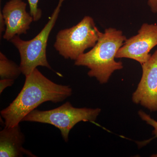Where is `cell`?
Segmentation results:
<instances>
[{
    "label": "cell",
    "instance_id": "cell-16",
    "mask_svg": "<svg viewBox=\"0 0 157 157\" xmlns=\"http://www.w3.org/2000/svg\"><path fill=\"white\" fill-rule=\"evenodd\" d=\"M151 157H157V154L152 155Z\"/></svg>",
    "mask_w": 157,
    "mask_h": 157
},
{
    "label": "cell",
    "instance_id": "cell-9",
    "mask_svg": "<svg viewBox=\"0 0 157 157\" xmlns=\"http://www.w3.org/2000/svg\"><path fill=\"white\" fill-rule=\"evenodd\" d=\"M25 140L19 124L6 127L0 132V157H36L23 147Z\"/></svg>",
    "mask_w": 157,
    "mask_h": 157
},
{
    "label": "cell",
    "instance_id": "cell-4",
    "mask_svg": "<svg viewBox=\"0 0 157 157\" xmlns=\"http://www.w3.org/2000/svg\"><path fill=\"white\" fill-rule=\"evenodd\" d=\"M101 33L92 17L86 16L76 25L59 31L54 47L64 58L76 61L95 45Z\"/></svg>",
    "mask_w": 157,
    "mask_h": 157
},
{
    "label": "cell",
    "instance_id": "cell-15",
    "mask_svg": "<svg viewBox=\"0 0 157 157\" xmlns=\"http://www.w3.org/2000/svg\"><path fill=\"white\" fill-rule=\"evenodd\" d=\"M147 4L153 13H157V0H148Z\"/></svg>",
    "mask_w": 157,
    "mask_h": 157
},
{
    "label": "cell",
    "instance_id": "cell-8",
    "mask_svg": "<svg viewBox=\"0 0 157 157\" xmlns=\"http://www.w3.org/2000/svg\"><path fill=\"white\" fill-rule=\"evenodd\" d=\"M26 7L22 0H10L5 4L2 10L6 24L4 39L10 41L15 36L27 33L34 19Z\"/></svg>",
    "mask_w": 157,
    "mask_h": 157
},
{
    "label": "cell",
    "instance_id": "cell-13",
    "mask_svg": "<svg viewBox=\"0 0 157 157\" xmlns=\"http://www.w3.org/2000/svg\"><path fill=\"white\" fill-rule=\"evenodd\" d=\"M14 80L11 79H2L0 80V94H2L6 88L12 86Z\"/></svg>",
    "mask_w": 157,
    "mask_h": 157
},
{
    "label": "cell",
    "instance_id": "cell-14",
    "mask_svg": "<svg viewBox=\"0 0 157 157\" xmlns=\"http://www.w3.org/2000/svg\"><path fill=\"white\" fill-rule=\"evenodd\" d=\"M6 30V24L5 19L3 16L2 11H0V34L2 36V33L5 32Z\"/></svg>",
    "mask_w": 157,
    "mask_h": 157
},
{
    "label": "cell",
    "instance_id": "cell-7",
    "mask_svg": "<svg viewBox=\"0 0 157 157\" xmlns=\"http://www.w3.org/2000/svg\"><path fill=\"white\" fill-rule=\"evenodd\" d=\"M142 75L137 89L132 95L135 104L151 111H157V49L147 61L141 65Z\"/></svg>",
    "mask_w": 157,
    "mask_h": 157
},
{
    "label": "cell",
    "instance_id": "cell-11",
    "mask_svg": "<svg viewBox=\"0 0 157 157\" xmlns=\"http://www.w3.org/2000/svg\"><path fill=\"white\" fill-rule=\"evenodd\" d=\"M30 8V14L33 18L34 21H38L42 16V11L38 7L39 0H27Z\"/></svg>",
    "mask_w": 157,
    "mask_h": 157
},
{
    "label": "cell",
    "instance_id": "cell-5",
    "mask_svg": "<svg viewBox=\"0 0 157 157\" xmlns=\"http://www.w3.org/2000/svg\"><path fill=\"white\" fill-rule=\"evenodd\" d=\"M101 112L100 108H76L69 102L48 110L34 109L22 121L34 122L52 125L60 130L65 142L69 140L70 131L81 121L94 122Z\"/></svg>",
    "mask_w": 157,
    "mask_h": 157
},
{
    "label": "cell",
    "instance_id": "cell-2",
    "mask_svg": "<svg viewBox=\"0 0 157 157\" xmlns=\"http://www.w3.org/2000/svg\"><path fill=\"white\" fill-rule=\"evenodd\" d=\"M126 39L121 31L106 29L92 49L80 55L74 64L87 67L90 77H95L101 84L107 83L114 71L123 68V63L116 61L115 58Z\"/></svg>",
    "mask_w": 157,
    "mask_h": 157
},
{
    "label": "cell",
    "instance_id": "cell-10",
    "mask_svg": "<svg viewBox=\"0 0 157 157\" xmlns=\"http://www.w3.org/2000/svg\"><path fill=\"white\" fill-rule=\"evenodd\" d=\"M22 73L20 66L7 58L0 52V78L1 79L15 80Z\"/></svg>",
    "mask_w": 157,
    "mask_h": 157
},
{
    "label": "cell",
    "instance_id": "cell-1",
    "mask_svg": "<svg viewBox=\"0 0 157 157\" xmlns=\"http://www.w3.org/2000/svg\"><path fill=\"white\" fill-rule=\"evenodd\" d=\"M69 86L57 84L36 68L28 76L22 90L8 107L1 111L5 126L19 124L30 113L45 102H63L72 94Z\"/></svg>",
    "mask_w": 157,
    "mask_h": 157
},
{
    "label": "cell",
    "instance_id": "cell-6",
    "mask_svg": "<svg viewBox=\"0 0 157 157\" xmlns=\"http://www.w3.org/2000/svg\"><path fill=\"white\" fill-rule=\"evenodd\" d=\"M157 45V24L144 23L138 33L126 40L118 51L116 58L135 60L142 65L150 57L151 51Z\"/></svg>",
    "mask_w": 157,
    "mask_h": 157
},
{
    "label": "cell",
    "instance_id": "cell-3",
    "mask_svg": "<svg viewBox=\"0 0 157 157\" xmlns=\"http://www.w3.org/2000/svg\"><path fill=\"white\" fill-rule=\"evenodd\" d=\"M64 1L59 0L48 23L33 39L25 41L21 39L19 36H16L10 40L19 52L21 58L20 67L25 76H28L39 66L52 70L46 56L47 43Z\"/></svg>",
    "mask_w": 157,
    "mask_h": 157
},
{
    "label": "cell",
    "instance_id": "cell-12",
    "mask_svg": "<svg viewBox=\"0 0 157 157\" xmlns=\"http://www.w3.org/2000/svg\"><path fill=\"white\" fill-rule=\"evenodd\" d=\"M138 115L141 118V119L146 122L148 124L150 125L153 127L154 130L153 132V134L155 135V137H157V121L151 117L150 116L147 114L145 112L139 110L138 111Z\"/></svg>",
    "mask_w": 157,
    "mask_h": 157
}]
</instances>
